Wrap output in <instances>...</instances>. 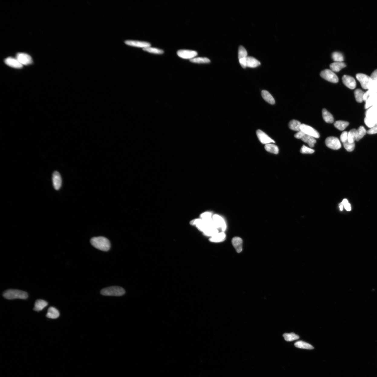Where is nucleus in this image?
<instances>
[{
    "label": "nucleus",
    "instance_id": "nucleus-1",
    "mask_svg": "<svg viewBox=\"0 0 377 377\" xmlns=\"http://www.w3.org/2000/svg\"><path fill=\"white\" fill-rule=\"evenodd\" d=\"M91 243L94 247L102 251L107 252L110 249V241L105 237H94L91 239Z\"/></svg>",
    "mask_w": 377,
    "mask_h": 377
},
{
    "label": "nucleus",
    "instance_id": "nucleus-2",
    "mask_svg": "<svg viewBox=\"0 0 377 377\" xmlns=\"http://www.w3.org/2000/svg\"><path fill=\"white\" fill-rule=\"evenodd\" d=\"M3 296L8 300L26 299L28 297V294L24 291L10 289L5 291L3 293Z\"/></svg>",
    "mask_w": 377,
    "mask_h": 377
},
{
    "label": "nucleus",
    "instance_id": "nucleus-3",
    "mask_svg": "<svg viewBox=\"0 0 377 377\" xmlns=\"http://www.w3.org/2000/svg\"><path fill=\"white\" fill-rule=\"evenodd\" d=\"M101 294L105 296H121L125 294V289L121 287L113 286L103 289L101 291Z\"/></svg>",
    "mask_w": 377,
    "mask_h": 377
},
{
    "label": "nucleus",
    "instance_id": "nucleus-4",
    "mask_svg": "<svg viewBox=\"0 0 377 377\" xmlns=\"http://www.w3.org/2000/svg\"><path fill=\"white\" fill-rule=\"evenodd\" d=\"M239 63L243 68L246 67L255 68L260 65L261 63L256 58L247 56L246 57L239 60Z\"/></svg>",
    "mask_w": 377,
    "mask_h": 377
},
{
    "label": "nucleus",
    "instance_id": "nucleus-5",
    "mask_svg": "<svg viewBox=\"0 0 377 377\" xmlns=\"http://www.w3.org/2000/svg\"><path fill=\"white\" fill-rule=\"evenodd\" d=\"M320 76L328 82L334 83H337L339 79L336 74L331 70L326 69L320 73Z\"/></svg>",
    "mask_w": 377,
    "mask_h": 377
},
{
    "label": "nucleus",
    "instance_id": "nucleus-6",
    "mask_svg": "<svg viewBox=\"0 0 377 377\" xmlns=\"http://www.w3.org/2000/svg\"><path fill=\"white\" fill-rule=\"evenodd\" d=\"M326 146L334 150H338L341 148V144L337 137H329L327 138L325 141Z\"/></svg>",
    "mask_w": 377,
    "mask_h": 377
},
{
    "label": "nucleus",
    "instance_id": "nucleus-7",
    "mask_svg": "<svg viewBox=\"0 0 377 377\" xmlns=\"http://www.w3.org/2000/svg\"><path fill=\"white\" fill-rule=\"evenodd\" d=\"M356 77L363 89H368V87L372 81L370 76L364 74L358 73L356 74Z\"/></svg>",
    "mask_w": 377,
    "mask_h": 377
},
{
    "label": "nucleus",
    "instance_id": "nucleus-8",
    "mask_svg": "<svg viewBox=\"0 0 377 377\" xmlns=\"http://www.w3.org/2000/svg\"><path fill=\"white\" fill-rule=\"evenodd\" d=\"M213 220L214 226L216 229H221L222 232L225 231L226 228V223L222 216L218 214H214L213 216Z\"/></svg>",
    "mask_w": 377,
    "mask_h": 377
},
{
    "label": "nucleus",
    "instance_id": "nucleus-9",
    "mask_svg": "<svg viewBox=\"0 0 377 377\" xmlns=\"http://www.w3.org/2000/svg\"><path fill=\"white\" fill-rule=\"evenodd\" d=\"M300 128V130L303 132L304 134L310 135L311 136L314 137V138H318L320 137L319 133L317 131L311 127L310 126L303 124H301Z\"/></svg>",
    "mask_w": 377,
    "mask_h": 377
},
{
    "label": "nucleus",
    "instance_id": "nucleus-10",
    "mask_svg": "<svg viewBox=\"0 0 377 377\" xmlns=\"http://www.w3.org/2000/svg\"><path fill=\"white\" fill-rule=\"evenodd\" d=\"M177 55L179 57L184 59H190L194 58L198 55L196 51L187 50H180L177 52Z\"/></svg>",
    "mask_w": 377,
    "mask_h": 377
},
{
    "label": "nucleus",
    "instance_id": "nucleus-11",
    "mask_svg": "<svg viewBox=\"0 0 377 377\" xmlns=\"http://www.w3.org/2000/svg\"><path fill=\"white\" fill-rule=\"evenodd\" d=\"M16 58L22 65H28L33 62L32 58L28 54L24 53L17 54Z\"/></svg>",
    "mask_w": 377,
    "mask_h": 377
},
{
    "label": "nucleus",
    "instance_id": "nucleus-12",
    "mask_svg": "<svg viewBox=\"0 0 377 377\" xmlns=\"http://www.w3.org/2000/svg\"><path fill=\"white\" fill-rule=\"evenodd\" d=\"M256 134L259 141L262 144H267L272 143H275V141L262 131L257 130Z\"/></svg>",
    "mask_w": 377,
    "mask_h": 377
},
{
    "label": "nucleus",
    "instance_id": "nucleus-13",
    "mask_svg": "<svg viewBox=\"0 0 377 377\" xmlns=\"http://www.w3.org/2000/svg\"><path fill=\"white\" fill-rule=\"evenodd\" d=\"M125 43L126 44L128 45V46L138 47V48H143V49L150 47L151 45L149 43L138 41L126 40L125 41Z\"/></svg>",
    "mask_w": 377,
    "mask_h": 377
},
{
    "label": "nucleus",
    "instance_id": "nucleus-14",
    "mask_svg": "<svg viewBox=\"0 0 377 377\" xmlns=\"http://www.w3.org/2000/svg\"><path fill=\"white\" fill-rule=\"evenodd\" d=\"M342 80L344 84L349 89H353L356 87V81L353 77L348 75H344L343 76Z\"/></svg>",
    "mask_w": 377,
    "mask_h": 377
},
{
    "label": "nucleus",
    "instance_id": "nucleus-15",
    "mask_svg": "<svg viewBox=\"0 0 377 377\" xmlns=\"http://www.w3.org/2000/svg\"><path fill=\"white\" fill-rule=\"evenodd\" d=\"M52 180L54 189L56 190H59L62 186V180L60 173L58 171H54L53 174Z\"/></svg>",
    "mask_w": 377,
    "mask_h": 377
},
{
    "label": "nucleus",
    "instance_id": "nucleus-16",
    "mask_svg": "<svg viewBox=\"0 0 377 377\" xmlns=\"http://www.w3.org/2000/svg\"><path fill=\"white\" fill-rule=\"evenodd\" d=\"M4 62L6 65L12 67L16 69H21L23 67L16 58L13 57H8L5 59Z\"/></svg>",
    "mask_w": 377,
    "mask_h": 377
},
{
    "label": "nucleus",
    "instance_id": "nucleus-17",
    "mask_svg": "<svg viewBox=\"0 0 377 377\" xmlns=\"http://www.w3.org/2000/svg\"><path fill=\"white\" fill-rule=\"evenodd\" d=\"M232 245L237 252L240 253L242 250V239L238 237H234L232 240Z\"/></svg>",
    "mask_w": 377,
    "mask_h": 377
},
{
    "label": "nucleus",
    "instance_id": "nucleus-18",
    "mask_svg": "<svg viewBox=\"0 0 377 377\" xmlns=\"http://www.w3.org/2000/svg\"><path fill=\"white\" fill-rule=\"evenodd\" d=\"M377 106V93L370 97L366 101L365 108L368 109L374 106Z\"/></svg>",
    "mask_w": 377,
    "mask_h": 377
},
{
    "label": "nucleus",
    "instance_id": "nucleus-19",
    "mask_svg": "<svg viewBox=\"0 0 377 377\" xmlns=\"http://www.w3.org/2000/svg\"><path fill=\"white\" fill-rule=\"evenodd\" d=\"M46 317L50 319H57L60 316V313L57 309L54 307H50L48 309Z\"/></svg>",
    "mask_w": 377,
    "mask_h": 377
},
{
    "label": "nucleus",
    "instance_id": "nucleus-20",
    "mask_svg": "<svg viewBox=\"0 0 377 377\" xmlns=\"http://www.w3.org/2000/svg\"><path fill=\"white\" fill-rule=\"evenodd\" d=\"M346 67L344 63L342 62H335L331 63L330 67L331 71L334 72H338Z\"/></svg>",
    "mask_w": 377,
    "mask_h": 377
},
{
    "label": "nucleus",
    "instance_id": "nucleus-21",
    "mask_svg": "<svg viewBox=\"0 0 377 377\" xmlns=\"http://www.w3.org/2000/svg\"><path fill=\"white\" fill-rule=\"evenodd\" d=\"M48 303L47 301L41 299L37 300L35 304L34 310L37 311H41L47 305Z\"/></svg>",
    "mask_w": 377,
    "mask_h": 377
},
{
    "label": "nucleus",
    "instance_id": "nucleus-22",
    "mask_svg": "<svg viewBox=\"0 0 377 377\" xmlns=\"http://www.w3.org/2000/svg\"><path fill=\"white\" fill-rule=\"evenodd\" d=\"M226 234L223 232H218L215 235L211 237L210 239V241L213 242H220L225 240Z\"/></svg>",
    "mask_w": 377,
    "mask_h": 377
},
{
    "label": "nucleus",
    "instance_id": "nucleus-23",
    "mask_svg": "<svg viewBox=\"0 0 377 377\" xmlns=\"http://www.w3.org/2000/svg\"><path fill=\"white\" fill-rule=\"evenodd\" d=\"M322 114L323 118L326 122L329 123H332L333 122L334 119L333 115L326 109L322 110Z\"/></svg>",
    "mask_w": 377,
    "mask_h": 377
},
{
    "label": "nucleus",
    "instance_id": "nucleus-24",
    "mask_svg": "<svg viewBox=\"0 0 377 377\" xmlns=\"http://www.w3.org/2000/svg\"><path fill=\"white\" fill-rule=\"evenodd\" d=\"M262 96L263 99L271 105H274L275 103V99L269 92L265 90H263L261 92Z\"/></svg>",
    "mask_w": 377,
    "mask_h": 377
},
{
    "label": "nucleus",
    "instance_id": "nucleus-25",
    "mask_svg": "<svg viewBox=\"0 0 377 377\" xmlns=\"http://www.w3.org/2000/svg\"><path fill=\"white\" fill-rule=\"evenodd\" d=\"M366 117L375 119L377 118V106L369 108L366 114Z\"/></svg>",
    "mask_w": 377,
    "mask_h": 377
},
{
    "label": "nucleus",
    "instance_id": "nucleus-26",
    "mask_svg": "<svg viewBox=\"0 0 377 377\" xmlns=\"http://www.w3.org/2000/svg\"><path fill=\"white\" fill-rule=\"evenodd\" d=\"M301 139L305 143H307L310 148H313L314 146V144L317 142L314 137L306 134Z\"/></svg>",
    "mask_w": 377,
    "mask_h": 377
},
{
    "label": "nucleus",
    "instance_id": "nucleus-27",
    "mask_svg": "<svg viewBox=\"0 0 377 377\" xmlns=\"http://www.w3.org/2000/svg\"><path fill=\"white\" fill-rule=\"evenodd\" d=\"M294 345L296 347L300 349H314V347L312 345L303 341L300 340L297 342L295 343Z\"/></svg>",
    "mask_w": 377,
    "mask_h": 377
},
{
    "label": "nucleus",
    "instance_id": "nucleus-28",
    "mask_svg": "<svg viewBox=\"0 0 377 377\" xmlns=\"http://www.w3.org/2000/svg\"><path fill=\"white\" fill-rule=\"evenodd\" d=\"M265 148L268 152L273 153V154H277L279 153L278 147L274 144L270 143L266 144L265 146Z\"/></svg>",
    "mask_w": 377,
    "mask_h": 377
},
{
    "label": "nucleus",
    "instance_id": "nucleus-29",
    "mask_svg": "<svg viewBox=\"0 0 377 377\" xmlns=\"http://www.w3.org/2000/svg\"><path fill=\"white\" fill-rule=\"evenodd\" d=\"M301 125V124L299 121L296 120L291 121L288 124L289 127L291 129L298 132L301 130L300 128Z\"/></svg>",
    "mask_w": 377,
    "mask_h": 377
},
{
    "label": "nucleus",
    "instance_id": "nucleus-30",
    "mask_svg": "<svg viewBox=\"0 0 377 377\" xmlns=\"http://www.w3.org/2000/svg\"><path fill=\"white\" fill-rule=\"evenodd\" d=\"M349 125L348 122L345 121H338L334 124L335 127L339 130L343 131Z\"/></svg>",
    "mask_w": 377,
    "mask_h": 377
},
{
    "label": "nucleus",
    "instance_id": "nucleus-31",
    "mask_svg": "<svg viewBox=\"0 0 377 377\" xmlns=\"http://www.w3.org/2000/svg\"><path fill=\"white\" fill-rule=\"evenodd\" d=\"M203 232L205 235L212 237L218 233L219 230L215 227H210L207 228Z\"/></svg>",
    "mask_w": 377,
    "mask_h": 377
},
{
    "label": "nucleus",
    "instance_id": "nucleus-32",
    "mask_svg": "<svg viewBox=\"0 0 377 377\" xmlns=\"http://www.w3.org/2000/svg\"><path fill=\"white\" fill-rule=\"evenodd\" d=\"M357 130L356 129L351 130L348 133L347 141L350 143H354L356 141V135H357Z\"/></svg>",
    "mask_w": 377,
    "mask_h": 377
},
{
    "label": "nucleus",
    "instance_id": "nucleus-33",
    "mask_svg": "<svg viewBox=\"0 0 377 377\" xmlns=\"http://www.w3.org/2000/svg\"><path fill=\"white\" fill-rule=\"evenodd\" d=\"M283 337L284 339L288 342H292L293 341L299 339V336L297 335H296L294 333H285L283 334Z\"/></svg>",
    "mask_w": 377,
    "mask_h": 377
},
{
    "label": "nucleus",
    "instance_id": "nucleus-34",
    "mask_svg": "<svg viewBox=\"0 0 377 377\" xmlns=\"http://www.w3.org/2000/svg\"><path fill=\"white\" fill-rule=\"evenodd\" d=\"M356 100L358 103H362L363 101V96L365 93L362 90L358 89L355 90L354 92Z\"/></svg>",
    "mask_w": 377,
    "mask_h": 377
},
{
    "label": "nucleus",
    "instance_id": "nucleus-35",
    "mask_svg": "<svg viewBox=\"0 0 377 377\" xmlns=\"http://www.w3.org/2000/svg\"><path fill=\"white\" fill-rule=\"evenodd\" d=\"M357 130V135H356V141H358L364 137L367 133V131L363 126H361L358 128Z\"/></svg>",
    "mask_w": 377,
    "mask_h": 377
},
{
    "label": "nucleus",
    "instance_id": "nucleus-36",
    "mask_svg": "<svg viewBox=\"0 0 377 377\" xmlns=\"http://www.w3.org/2000/svg\"><path fill=\"white\" fill-rule=\"evenodd\" d=\"M332 58L335 62H342L344 60L343 56L339 52H335L332 54Z\"/></svg>",
    "mask_w": 377,
    "mask_h": 377
},
{
    "label": "nucleus",
    "instance_id": "nucleus-37",
    "mask_svg": "<svg viewBox=\"0 0 377 377\" xmlns=\"http://www.w3.org/2000/svg\"><path fill=\"white\" fill-rule=\"evenodd\" d=\"M190 62L195 63H209L210 62V60L209 58L206 57L194 58L190 60Z\"/></svg>",
    "mask_w": 377,
    "mask_h": 377
},
{
    "label": "nucleus",
    "instance_id": "nucleus-38",
    "mask_svg": "<svg viewBox=\"0 0 377 377\" xmlns=\"http://www.w3.org/2000/svg\"><path fill=\"white\" fill-rule=\"evenodd\" d=\"M377 93V87L372 88L368 89V91L365 93L363 96V101H366L370 97Z\"/></svg>",
    "mask_w": 377,
    "mask_h": 377
},
{
    "label": "nucleus",
    "instance_id": "nucleus-39",
    "mask_svg": "<svg viewBox=\"0 0 377 377\" xmlns=\"http://www.w3.org/2000/svg\"><path fill=\"white\" fill-rule=\"evenodd\" d=\"M143 50L148 53L156 54H162L164 53L162 50L151 47L143 48Z\"/></svg>",
    "mask_w": 377,
    "mask_h": 377
},
{
    "label": "nucleus",
    "instance_id": "nucleus-40",
    "mask_svg": "<svg viewBox=\"0 0 377 377\" xmlns=\"http://www.w3.org/2000/svg\"><path fill=\"white\" fill-rule=\"evenodd\" d=\"M247 52L246 50L242 46H240L238 49V58L240 60L247 57Z\"/></svg>",
    "mask_w": 377,
    "mask_h": 377
},
{
    "label": "nucleus",
    "instance_id": "nucleus-41",
    "mask_svg": "<svg viewBox=\"0 0 377 377\" xmlns=\"http://www.w3.org/2000/svg\"><path fill=\"white\" fill-rule=\"evenodd\" d=\"M364 122L365 125H366L368 127L372 128L376 125V121L375 119L371 118H368V117H365L364 119Z\"/></svg>",
    "mask_w": 377,
    "mask_h": 377
},
{
    "label": "nucleus",
    "instance_id": "nucleus-42",
    "mask_svg": "<svg viewBox=\"0 0 377 377\" xmlns=\"http://www.w3.org/2000/svg\"><path fill=\"white\" fill-rule=\"evenodd\" d=\"M343 145L345 149L347 151H348V152H352L354 150V148H355V144L354 143H350L347 141L343 143Z\"/></svg>",
    "mask_w": 377,
    "mask_h": 377
},
{
    "label": "nucleus",
    "instance_id": "nucleus-43",
    "mask_svg": "<svg viewBox=\"0 0 377 377\" xmlns=\"http://www.w3.org/2000/svg\"><path fill=\"white\" fill-rule=\"evenodd\" d=\"M213 216L211 213L209 212H206L201 215V218L203 220L208 221L213 220Z\"/></svg>",
    "mask_w": 377,
    "mask_h": 377
},
{
    "label": "nucleus",
    "instance_id": "nucleus-44",
    "mask_svg": "<svg viewBox=\"0 0 377 377\" xmlns=\"http://www.w3.org/2000/svg\"><path fill=\"white\" fill-rule=\"evenodd\" d=\"M314 150L307 147L304 145L302 146L301 150H300V152L303 153V154H312V153H314Z\"/></svg>",
    "mask_w": 377,
    "mask_h": 377
},
{
    "label": "nucleus",
    "instance_id": "nucleus-45",
    "mask_svg": "<svg viewBox=\"0 0 377 377\" xmlns=\"http://www.w3.org/2000/svg\"><path fill=\"white\" fill-rule=\"evenodd\" d=\"M343 206H344L345 209L347 211H350L351 208L350 204L349 203L348 200L346 199H344L342 203Z\"/></svg>",
    "mask_w": 377,
    "mask_h": 377
},
{
    "label": "nucleus",
    "instance_id": "nucleus-46",
    "mask_svg": "<svg viewBox=\"0 0 377 377\" xmlns=\"http://www.w3.org/2000/svg\"><path fill=\"white\" fill-rule=\"evenodd\" d=\"M347 137H348V132H344L342 133L340 135L341 141L343 143H345L347 141Z\"/></svg>",
    "mask_w": 377,
    "mask_h": 377
},
{
    "label": "nucleus",
    "instance_id": "nucleus-47",
    "mask_svg": "<svg viewBox=\"0 0 377 377\" xmlns=\"http://www.w3.org/2000/svg\"><path fill=\"white\" fill-rule=\"evenodd\" d=\"M368 134L372 135L376 134L377 133V124L375 125L374 127L371 128L367 132Z\"/></svg>",
    "mask_w": 377,
    "mask_h": 377
},
{
    "label": "nucleus",
    "instance_id": "nucleus-48",
    "mask_svg": "<svg viewBox=\"0 0 377 377\" xmlns=\"http://www.w3.org/2000/svg\"><path fill=\"white\" fill-rule=\"evenodd\" d=\"M305 134H304L303 132H302L301 130H300L298 132L296 133V134L294 135V137L295 138L297 139H301L304 136Z\"/></svg>",
    "mask_w": 377,
    "mask_h": 377
},
{
    "label": "nucleus",
    "instance_id": "nucleus-49",
    "mask_svg": "<svg viewBox=\"0 0 377 377\" xmlns=\"http://www.w3.org/2000/svg\"><path fill=\"white\" fill-rule=\"evenodd\" d=\"M370 77L371 78L372 80L377 81V69L375 70L373 73H372Z\"/></svg>",
    "mask_w": 377,
    "mask_h": 377
},
{
    "label": "nucleus",
    "instance_id": "nucleus-50",
    "mask_svg": "<svg viewBox=\"0 0 377 377\" xmlns=\"http://www.w3.org/2000/svg\"><path fill=\"white\" fill-rule=\"evenodd\" d=\"M343 206H344L343 205V204H342V203H341L340 204V206H339L340 211H343Z\"/></svg>",
    "mask_w": 377,
    "mask_h": 377
},
{
    "label": "nucleus",
    "instance_id": "nucleus-51",
    "mask_svg": "<svg viewBox=\"0 0 377 377\" xmlns=\"http://www.w3.org/2000/svg\"><path fill=\"white\" fill-rule=\"evenodd\" d=\"M376 124H377V118L376 119Z\"/></svg>",
    "mask_w": 377,
    "mask_h": 377
}]
</instances>
